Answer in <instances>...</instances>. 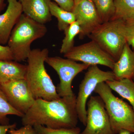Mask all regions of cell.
I'll use <instances>...</instances> for the list:
<instances>
[{
  "mask_svg": "<svg viewBox=\"0 0 134 134\" xmlns=\"http://www.w3.org/2000/svg\"><path fill=\"white\" fill-rule=\"evenodd\" d=\"M76 102L75 94L51 100L36 99L22 117V124L40 125L55 129L76 127L79 120Z\"/></svg>",
  "mask_w": 134,
  "mask_h": 134,
  "instance_id": "1",
  "label": "cell"
},
{
  "mask_svg": "<svg viewBox=\"0 0 134 134\" xmlns=\"http://www.w3.org/2000/svg\"><path fill=\"white\" fill-rule=\"evenodd\" d=\"M48 54L47 48L34 49L27 59L25 79L36 99L51 100L60 97L45 66Z\"/></svg>",
  "mask_w": 134,
  "mask_h": 134,
  "instance_id": "2",
  "label": "cell"
},
{
  "mask_svg": "<svg viewBox=\"0 0 134 134\" xmlns=\"http://www.w3.org/2000/svg\"><path fill=\"white\" fill-rule=\"evenodd\" d=\"M47 32L45 24L22 14L12 30L7 44L12 52L14 60L19 62L27 59L31 51L32 43L43 37Z\"/></svg>",
  "mask_w": 134,
  "mask_h": 134,
  "instance_id": "3",
  "label": "cell"
},
{
  "mask_svg": "<svg viewBox=\"0 0 134 134\" xmlns=\"http://www.w3.org/2000/svg\"><path fill=\"white\" fill-rule=\"evenodd\" d=\"M94 92L102 99L114 132L118 134L122 130L134 134V110L122 99L114 95L105 82L98 85Z\"/></svg>",
  "mask_w": 134,
  "mask_h": 134,
  "instance_id": "4",
  "label": "cell"
},
{
  "mask_svg": "<svg viewBox=\"0 0 134 134\" xmlns=\"http://www.w3.org/2000/svg\"><path fill=\"white\" fill-rule=\"evenodd\" d=\"M125 22L116 19L103 23L88 36L111 55L115 62L119 58L126 43L122 32Z\"/></svg>",
  "mask_w": 134,
  "mask_h": 134,
  "instance_id": "5",
  "label": "cell"
},
{
  "mask_svg": "<svg viewBox=\"0 0 134 134\" xmlns=\"http://www.w3.org/2000/svg\"><path fill=\"white\" fill-rule=\"evenodd\" d=\"M83 79L79 85V92L76 97V110L80 121L84 126L87 117L86 104L88 99L94 92L98 85L103 82L115 80L113 71L100 70L97 65L88 68Z\"/></svg>",
  "mask_w": 134,
  "mask_h": 134,
  "instance_id": "6",
  "label": "cell"
},
{
  "mask_svg": "<svg viewBox=\"0 0 134 134\" xmlns=\"http://www.w3.org/2000/svg\"><path fill=\"white\" fill-rule=\"evenodd\" d=\"M45 62L57 72L60 82L56 88L60 97L74 95L72 89L73 79L78 74L88 69L90 65L59 56H48Z\"/></svg>",
  "mask_w": 134,
  "mask_h": 134,
  "instance_id": "7",
  "label": "cell"
},
{
  "mask_svg": "<svg viewBox=\"0 0 134 134\" xmlns=\"http://www.w3.org/2000/svg\"><path fill=\"white\" fill-rule=\"evenodd\" d=\"M85 127L81 134H116L114 132L104 104L99 96H91L87 101Z\"/></svg>",
  "mask_w": 134,
  "mask_h": 134,
  "instance_id": "8",
  "label": "cell"
},
{
  "mask_svg": "<svg viewBox=\"0 0 134 134\" xmlns=\"http://www.w3.org/2000/svg\"><path fill=\"white\" fill-rule=\"evenodd\" d=\"M65 58L90 65H98L113 70L115 62L113 58L103 50L95 41L74 47L64 54Z\"/></svg>",
  "mask_w": 134,
  "mask_h": 134,
  "instance_id": "9",
  "label": "cell"
},
{
  "mask_svg": "<svg viewBox=\"0 0 134 134\" xmlns=\"http://www.w3.org/2000/svg\"><path fill=\"white\" fill-rule=\"evenodd\" d=\"M9 104L17 111L25 114L35 102L25 79H19L0 85Z\"/></svg>",
  "mask_w": 134,
  "mask_h": 134,
  "instance_id": "10",
  "label": "cell"
},
{
  "mask_svg": "<svg viewBox=\"0 0 134 134\" xmlns=\"http://www.w3.org/2000/svg\"><path fill=\"white\" fill-rule=\"evenodd\" d=\"M72 12L81 28L80 39L88 36L103 23L93 3L91 0H82L75 5Z\"/></svg>",
  "mask_w": 134,
  "mask_h": 134,
  "instance_id": "11",
  "label": "cell"
},
{
  "mask_svg": "<svg viewBox=\"0 0 134 134\" xmlns=\"http://www.w3.org/2000/svg\"><path fill=\"white\" fill-rule=\"evenodd\" d=\"M6 10L0 14V44H7L12 30L18 21L23 11L21 5L18 0H7Z\"/></svg>",
  "mask_w": 134,
  "mask_h": 134,
  "instance_id": "12",
  "label": "cell"
},
{
  "mask_svg": "<svg viewBox=\"0 0 134 134\" xmlns=\"http://www.w3.org/2000/svg\"><path fill=\"white\" fill-rule=\"evenodd\" d=\"M51 0H19L24 14L45 24L52 20L49 9Z\"/></svg>",
  "mask_w": 134,
  "mask_h": 134,
  "instance_id": "13",
  "label": "cell"
},
{
  "mask_svg": "<svg viewBox=\"0 0 134 134\" xmlns=\"http://www.w3.org/2000/svg\"><path fill=\"white\" fill-rule=\"evenodd\" d=\"M112 71L115 80L128 79L134 81V51L127 43L114 63Z\"/></svg>",
  "mask_w": 134,
  "mask_h": 134,
  "instance_id": "14",
  "label": "cell"
},
{
  "mask_svg": "<svg viewBox=\"0 0 134 134\" xmlns=\"http://www.w3.org/2000/svg\"><path fill=\"white\" fill-rule=\"evenodd\" d=\"M26 65L14 60H0V85L25 79Z\"/></svg>",
  "mask_w": 134,
  "mask_h": 134,
  "instance_id": "15",
  "label": "cell"
},
{
  "mask_svg": "<svg viewBox=\"0 0 134 134\" xmlns=\"http://www.w3.org/2000/svg\"><path fill=\"white\" fill-rule=\"evenodd\" d=\"M112 90L127 99L134 110V81L124 79L119 80L108 81L105 82Z\"/></svg>",
  "mask_w": 134,
  "mask_h": 134,
  "instance_id": "16",
  "label": "cell"
},
{
  "mask_svg": "<svg viewBox=\"0 0 134 134\" xmlns=\"http://www.w3.org/2000/svg\"><path fill=\"white\" fill-rule=\"evenodd\" d=\"M50 14L55 17L58 21V28L64 31L70 25L76 21L75 17L72 12L67 11L59 7L55 2L50 1L49 4Z\"/></svg>",
  "mask_w": 134,
  "mask_h": 134,
  "instance_id": "17",
  "label": "cell"
},
{
  "mask_svg": "<svg viewBox=\"0 0 134 134\" xmlns=\"http://www.w3.org/2000/svg\"><path fill=\"white\" fill-rule=\"evenodd\" d=\"M115 12L111 20L126 21L134 14V0H113Z\"/></svg>",
  "mask_w": 134,
  "mask_h": 134,
  "instance_id": "18",
  "label": "cell"
},
{
  "mask_svg": "<svg viewBox=\"0 0 134 134\" xmlns=\"http://www.w3.org/2000/svg\"><path fill=\"white\" fill-rule=\"evenodd\" d=\"M64 31L65 37L63 40L60 52L64 54L74 47L75 38L80 34L81 28L78 23L76 21L70 25Z\"/></svg>",
  "mask_w": 134,
  "mask_h": 134,
  "instance_id": "19",
  "label": "cell"
},
{
  "mask_svg": "<svg viewBox=\"0 0 134 134\" xmlns=\"http://www.w3.org/2000/svg\"><path fill=\"white\" fill-rule=\"evenodd\" d=\"M93 3L103 23L109 21L115 12L113 0H91Z\"/></svg>",
  "mask_w": 134,
  "mask_h": 134,
  "instance_id": "20",
  "label": "cell"
},
{
  "mask_svg": "<svg viewBox=\"0 0 134 134\" xmlns=\"http://www.w3.org/2000/svg\"><path fill=\"white\" fill-rule=\"evenodd\" d=\"M14 115L22 117L24 115L13 108L9 104L7 97L0 87V124L9 125V119L7 116Z\"/></svg>",
  "mask_w": 134,
  "mask_h": 134,
  "instance_id": "21",
  "label": "cell"
},
{
  "mask_svg": "<svg viewBox=\"0 0 134 134\" xmlns=\"http://www.w3.org/2000/svg\"><path fill=\"white\" fill-rule=\"evenodd\" d=\"M36 134H81V129L79 127L69 129H55L44 126L35 125L33 126Z\"/></svg>",
  "mask_w": 134,
  "mask_h": 134,
  "instance_id": "22",
  "label": "cell"
},
{
  "mask_svg": "<svg viewBox=\"0 0 134 134\" xmlns=\"http://www.w3.org/2000/svg\"><path fill=\"white\" fill-rule=\"evenodd\" d=\"M122 32L126 43L134 48V22L125 21L122 26Z\"/></svg>",
  "mask_w": 134,
  "mask_h": 134,
  "instance_id": "23",
  "label": "cell"
},
{
  "mask_svg": "<svg viewBox=\"0 0 134 134\" xmlns=\"http://www.w3.org/2000/svg\"><path fill=\"white\" fill-rule=\"evenodd\" d=\"M10 134H36L33 126L30 125H24L19 129L12 128L9 131Z\"/></svg>",
  "mask_w": 134,
  "mask_h": 134,
  "instance_id": "24",
  "label": "cell"
},
{
  "mask_svg": "<svg viewBox=\"0 0 134 134\" xmlns=\"http://www.w3.org/2000/svg\"><path fill=\"white\" fill-rule=\"evenodd\" d=\"M0 60H14L12 52L7 45L0 44Z\"/></svg>",
  "mask_w": 134,
  "mask_h": 134,
  "instance_id": "25",
  "label": "cell"
},
{
  "mask_svg": "<svg viewBox=\"0 0 134 134\" xmlns=\"http://www.w3.org/2000/svg\"><path fill=\"white\" fill-rule=\"evenodd\" d=\"M52 1V0H51ZM63 9L72 12L75 4L73 0H52Z\"/></svg>",
  "mask_w": 134,
  "mask_h": 134,
  "instance_id": "26",
  "label": "cell"
},
{
  "mask_svg": "<svg viewBox=\"0 0 134 134\" xmlns=\"http://www.w3.org/2000/svg\"><path fill=\"white\" fill-rule=\"evenodd\" d=\"M16 125L14 123L12 125H0V134H10L9 133V130L12 128H16Z\"/></svg>",
  "mask_w": 134,
  "mask_h": 134,
  "instance_id": "27",
  "label": "cell"
},
{
  "mask_svg": "<svg viewBox=\"0 0 134 134\" xmlns=\"http://www.w3.org/2000/svg\"><path fill=\"white\" fill-rule=\"evenodd\" d=\"M6 0H0V13L4 9L6 4L5 3Z\"/></svg>",
  "mask_w": 134,
  "mask_h": 134,
  "instance_id": "28",
  "label": "cell"
},
{
  "mask_svg": "<svg viewBox=\"0 0 134 134\" xmlns=\"http://www.w3.org/2000/svg\"><path fill=\"white\" fill-rule=\"evenodd\" d=\"M118 134H132V133L127 130H122L120 131Z\"/></svg>",
  "mask_w": 134,
  "mask_h": 134,
  "instance_id": "29",
  "label": "cell"
},
{
  "mask_svg": "<svg viewBox=\"0 0 134 134\" xmlns=\"http://www.w3.org/2000/svg\"><path fill=\"white\" fill-rule=\"evenodd\" d=\"M125 21L134 22V14L128 20H127L126 21Z\"/></svg>",
  "mask_w": 134,
  "mask_h": 134,
  "instance_id": "30",
  "label": "cell"
},
{
  "mask_svg": "<svg viewBox=\"0 0 134 134\" xmlns=\"http://www.w3.org/2000/svg\"><path fill=\"white\" fill-rule=\"evenodd\" d=\"M82 0H73L74 1V2L75 5H76V4H77L78 3L80 2Z\"/></svg>",
  "mask_w": 134,
  "mask_h": 134,
  "instance_id": "31",
  "label": "cell"
}]
</instances>
